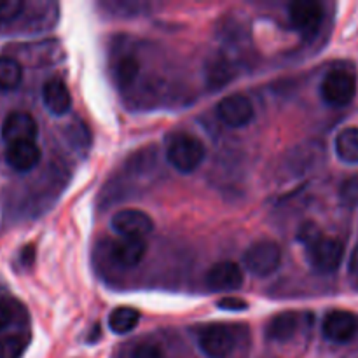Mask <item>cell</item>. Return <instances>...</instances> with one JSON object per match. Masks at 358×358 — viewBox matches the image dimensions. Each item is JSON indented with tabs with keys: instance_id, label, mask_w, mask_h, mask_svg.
<instances>
[{
	"instance_id": "cell-1",
	"label": "cell",
	"mask_w": 358,
	"mask_h": 358,
	"mask_svg": "<svg viewBox=\"0 0 358 358\" xmlns=\"http://www.w3.org/2000/svg\"><path fill=\"white\" fill-rule=\"evenodd\" d=\"M166 159L180 173H192L206 157V147L198 136L185 131H173L164 140Z\"/></svg>"
},
{
	"instance_id": "cell-2",
	"label": "cell",
	"mask_w": 358,
	"mask_h": 358,
	"mask_svg": "<svg viewBox=\"0 0 358 358\" xmlns=\"http://www.w3.org/2000/svg\"><path fill=\"white\" fill-rule=\"evenodd\" d=\"M280 264H282V250L271 240L255 241L243 254V266L247 271L261 278L278 271Z\"/></svg>"
},
{
	"instance_id": "cell-3",
	"label": "cell",
	"mask_w": 358,
	"mask_h": 358,
	"mask_svg": "<svg viewBox=\"0 0 358 358\" xmlns=\"http://www.w3.org/2000/svg\"><path fill=\"white\" fill-rule=\"evenodd\" d=\"M320 93L332 107H345L357 94L355 76L350 70H331L322 80Z\"/></svg>"
},
{
	"instance_id": "cell-4",
	"label": "cell",
	"mask_w": 358,
	"mask_h": 358,
	"mask_svg": "<svg viewBox=\"0 0 358 358\" xmlns=\"http://www.w3.org/2000/svg\"><path fill=\"white\" fill-rule=\"evenodd\" d=\"M198 346L208 358H227L236 346V336L227 325H206L198 332Z\"/></svg>"
},
{
	"instance_id": "cell-5",
	"label": "cell",
	"mask_w": 358,
	"mask_h": 358,
	"mask_svg": "<svg viewBox=\"0 0 358 358\" xmlns=\"http://www.w3.org/2000/svg\"><path fill=\"white\" fill-rule=\"evenodd\" d=\"M289 17L294 30L299 31L301 37L306 41H311L320 31L324 7L313 0H297L289 6Z\"/></svg>"
},
{
	"instance_id": "cell-6",
	"label": "cell",
	"mask_w": 358,
	"mask_h": 358,
	"mask_svg": "<svg viewBox=\"0 0 358 358\" xmlns=\"http://www.w3.org/2000/svg\"><path fill=\"white\" fill-rule=\"evenodd\" d=\"M306 254L315 271L329 275V273L338 271L341 266L343 257H345V245L338 238L324 236L313 247L306 248Z\"/></svg>"
},
{
	"instance_id": "cell-7",
	"label": "cell",
	"mask_w": 358,
	"mask_h": 358,
	"mask_svg": "<svg viewBox=\"0 0 358 358\" xmlns=\"http://www.w3.org/2000/svg\"><path fill=\"white\" fill-rule=\"evenodd\" d=\"M112 229L121 238H142L152 233L154 220L149 213L136 208L119 210L112 215Z\"/></svg>"
},
{
	"instance_id": "cell-8",
	"label": "cell",
	"mask_w": 358,
	"mask_h": 358,
	"mask_svg": "<svg viewBox=\"0 0 358 358\" xmlns=\"http://www.w3.org/2000/svg\"><path fill=\"white\" fill-rule=\"evenodd\" d=\"M215 112L219 121L229 128H243L254 119V105L241 93L222 98L217 103Z\"/></svg>"
},
{
	"instance_id": "cell-9",
	"label": "cell",
	"mask_w": 358,
	"mask_h": 358,
	"mask_svg": "<svg viewBox=\"0 0 358 358\" xmlns=\"http://www.w3.org/2000/svg\"><path fill=\"white\" fill-rule=\"evenodd\" d=\"M322 332L332 343L352 341L358 332V317L352 311L334 310L329 311L322 322Z\"/></svg>"
},
{
	"instance_id": "cell-10",
	"label": "cell",
	"mask_w": 358,
	"mask_h": 358,
	"mask_svg": "<svg viewBox=\"0 0 358 358\" xmlns=\"http://www.w3.org/2000/svg\"><path fill=\"white\" fill-rule=\"evenodd\" d=\"M38 135V126L34 115L23 110H14L3 119L2 138L7 145L20 142H35Z\"/></svg>"
},
{
	"instance_id": "cell-11",
	"label": "cell",
	"mask_w": 358,
	"mask_h": 358,
	"mask_svg": "<svg viewBox=\"0 0 358 358\" xmlns=\"http://www.w3.org/2000/svg\"><path fill=\"white\" fill-rule=\"evenodd\" d=\"M206 285L213 292H233L243 285V269L233 261L217 262L206 273Z\"/></svg>"
},
{
	"instance_id": "cell-12",
	"label": "cell",
	"mask_w": 358,
	"mask_h": 358,
	"mask_svg": "<svg viewBox=\"0 0 358 358\" xmlns=\"http://www.w3.org/2000/svg\"><path fill=\"white\" fill-rule=\"evenodd\" d=\"M147 254V241L142 238H119L112 241L110 257L117 266L126 269L136 268Z\"/></svg>"
},
{
	"instance_id": "cell-13",
	"label": "cell",
	"mask_w": 358,
	"mask_h": 358,
	"mask_svg": "<svg viewBox=\"0 0 358 358\" xmlns=\"http://www.w3.org/2000/svg\"><path fill=\"white\" fill-rule=\"evenodd\" d=\"M42 152L35 142H20L7 145L6 150V161L14 171L20 173H27V171L37 168L41 163Z\"/></svg>"
},
{
	"instance_id": "cell-14",
	"label": "cell",
	"mask_w": 358,
	"mask_h": 358,
	"mask_svg": "<svg viewBox=\"0 0 358 358\" xmlns=\"http://www.w3.org/2000/svg\"><path fill=\"white\" fill-rule=\"evenodd\" d=\"M42 101L52 115H65L72 108V94L58 77L45 80L42 86Z\"/></svg>"
},
{
	"instance_id": "cell-15",
	"label": "cell",
	"mask_w": 358,
	"mask_h": 358,
	"mask_svg": "<svg viewBox=\"0 0 358 358\" xmlns=\"http://www.w3.org/2000/svg\"><path fill=\"white\" fill-rule=\"evenodd\" d=\"M301 327V317L296 311H283L269 320L266 338L273 343H289L296 338Z\"/></svg>"
},
{
	"instance_id": "cell-16",
	"label": "cell",
	"mask_w": 358,
	"mask_h": 358,
	"mask_svg": "<svg viewBox=\"0 0 358 358\" xmlns=\"http://www.w3.org/2000/svg\"><path fill=\"white\" fill-rule=\"evenodd\" d=\"M205 76L208 86H212L213 90H219V87L226 86L233 79L234 69L227 58H224V56H213L212 59L206 62Z\"/></svg>"
},
{
	"instance_id": "cell-17",
	"label": "cell",
	"mask_w": 358,
	"mask_h": 358,
	"mask_svg": "<svg viewBox=\"0 0 358 358\" xmlns=\"http://www.w3.org/2000/svg\"><path fill=\"white\" fill-rule=\"evenodd\" d=\"M336 154L343 163H358V128L350 126L336 136Z\"/></svg>"
},
{
	"instance_id": "cell-18",
	"label": "cell",
	"mask_w": 358,
	"mask_h": 358,
	"mask_svg": "<svg viewBox=\"0 0 358 358\" xmlns=\"http://www.w3.org/2000/svg\"><path fill=\"white\" fill-rule=\"evenodd\" d=\"M23 80V66L13 56H0V91H13Z\"/></svg>"
},
{
	"instance_id": "cell-19",
	"label": "cell",
	"mask_w": 358,
	"mask_h": 358,
	"mask_svg": "<svg viewBox=\"0 0 358 358\" xmlns=\"http://www.w3.org/2000/svg\"><path fill=\"white\" fill-rule=\"evenodd\" d=\"M140 313L131 306H119L108 317L110 331L115 334H128L138 325Z\"/></svg>"
},
{
	"instance_id": "cell-20",
	"label": "cell",
	"mask_w": 358,
	"mask_h": 358,
	"mask_svg": "<svg viewBox=\"0 0 358 358\" xmlns=\"http://www.w3.org/2000/svg\"><path fill=\"white\" fill-rule=\"evenodd\" d=\"M138 72L140 63L133 56H122L114 65V79L117 83V86L121 87H129L131 84H135Z\"/></svg>"
},
{
	"instance_id": "cell-21",
	"label": "cell",
	"mask_w": 358,
	"mask_h": 358,
	"mask_svg": "<svg viewBox=\"0 0 358 358\" xmlns=\"http://www.w3.org/2000/svg\"><path fill=\"white\" fill-rule=\"evenodd\" d=\"M119 358H166L163 348L157 343L142 339V341H133L121 348Z\"/></svg>"
},
{
	"instance_id": "cell-22",
	"label": "cell",
	"mask_w": 358,
	"mask_h": 358,
	"mask_svg": "<svg viewBox=\"0 0 358 358\" xmlns=\"http://www.w3.org/2000/svg\"><path fill=\"white\" fill-rule=\"evenodd\" d=\"M27 346V334H10L6 338H0V358H21Z\"/></svg>"
},
{
	"instance_id": "cell-23",
	"label": "cell",
	"mask_w": 358,
	"mask_h": 358,
	"mask_svg": "<svg viewBox=\"0 0 358 358\" xmlns=\"http://www.w3.org/2000/svg\"><path fill=\"white\" fill-rule=\"evenodd\" d=\"M27 3L21 0H0V24H10L23 16Z\"/></svg>"
},
{
	"instance_id": "cell-24",
	"label": "cell",
	"mask_w": 358,
	"mask_h": 358,
	"mask_svg": "<svg viewBox=\"0 0 358 358\" xmlns=\"http://www.w3.org/2000/svg\"><path fill=\"white\" fill-rule=\"evenodd\" d=\"M320 238H324V234H322L320 227L315 222L301 224L299 231H297V241H299L301 245H304V248L313 247Z\"/></svg>"
},
{
	"instance_id": "cell-25",
	"label": "cell",
	"mask_w": 358,
	"mask_h": 358,
	"mask_svg": "<svg viewBox=\"0 0 358 358\" xmlns=\"http://www.w3.org/2000/svg\"><path fill=\"white\" fill-rule=\"evenodd\" d=\"M339 196H341V201L345 203V205L357 208L358 206V173L353 175V177L346 178V180L343 182Z\"/></svg>"
},
{
	"instance_id": "cell-26",
	"label": "cell",
	"mask_w": 358,
	"mask_h": 358,
	"mask_svg": "<svg viewBox=\"0 0 358 358\" xmlns=\"http://www.w3.org/2000/svg\"><path fill=\"white\" fill-rule=\"evenodd\" d=\"M217 306L224 311H245L248 308L247 301L240 299V297H222V299L217 301Z\"/></svg>"
},
{
	"instance_id": "cell-27",
	"label": "cell",
	"mask_w": 358,
	"mask_h": 358,
	"mask_svg": "<svg viewBox=\"0 0 358 358\" xmlns=\"http://www.w3.org/2000/svg\"><path fill=\"white\" fill-rule=\"evenodd\" d=\"M10 322H13V310H10V306L6 301L0 299V332L6 331L10 325Z\"/></svg>"
},
{
	"instance_id": "cell-28",
	"label": "cell",
	"mask_w": 358,
	"mask_h": 358,
	"mask_svg": "<svg viewBox=\"0 0 358 358\" xmlns=\"http://www.w3.org/2000/svg\"><path fill=\"white\" fill-rule=\"evenodd\" d=\"M350 273L358 278V245L355 247V250L352 252V257H350Z\"/></svg>"
}]
</instances>
